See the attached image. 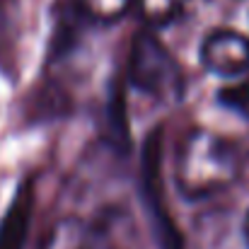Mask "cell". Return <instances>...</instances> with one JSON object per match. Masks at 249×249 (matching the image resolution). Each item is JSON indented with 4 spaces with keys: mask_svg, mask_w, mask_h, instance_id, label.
Wrapping results in <instances>:
<instances>
[{
    "mask_svg": "<svg viewBox=\"0 0 249 249\" xmlns=\"http://www.w3.org/2000/svg\"><path fill=\"white\" fill-rule=\"evenodd\" d=\"M242 172V158L225 136L194 128L189 131L174 158V184L186 201H203L228 191Z\"/></svg>",
    "mask_w": 249,
    "mask_h": 249,
    "instance_id": "obj_1",
    "label": "cell"
},
{
    "mask_svg": "<svg viewBox=\"0 0 249 249\" xmlns=\"http://www.w3.org/2000/svg\"><path fill=\"white\" fill-rule=\"evenodd\" d=\"M128 78L141 94L165 104L181 99L186 87L179 61L150 32H141L133 39L131 56H128Z\"/></svg>",
    "mask_w": 249,
    "mask_h": 249,
    "instance_id": "obj_2",
    "label": "cell"
},
{
    "mask_svg": "<svg viewBox=\"0 0 249 249\" xmlns=\"http://www.w3.org/2000/svg\"><path fill=\"white\" fill-rule=\"evenodd\" d=\"M198 61L215 78L240 80L249 73V39L235 29H215L203 39Z\"/></svg>",
    "mask_w": 249,
    "mask_h": 249,
    "instance_id": "obj_3",
    "label": "cell"
},
{
    "mask_svg": "<svg viewBox=\"0 0 249 249\" xmlns=\"http://www.w3.org/2000/svg\"><path fill=\"white\" fill-rule=\"evenodd\" d=\"M41 249H111L109 237L80 215H66L51 225Z\"/></svg>",
    "mask_w": 249,
    "mask_h": 249,
    "instance_id": "obj_4",
    "label": "cell"
},
{
    "mask_svg": "<svg viewBox=\"0 0 249 249\" xmlns=\"http://www.w3.org/2000/svg\"><path fill=\"white\" fill-rule=\"evenodd\" d=\"M34 194L29 184H22L17 196L12 198L7 213L0 220V249H22L27 242L29 220H32Z\"/></svg>",
    "mask_w": 249,
    "mask_h": 249,
    "instance_id": "obj_5",
    "label": "cell"
},
{
    "mask_svg": "<svg viewBox=\"0 0 249 249\" xmlns=\"http://www.w3.org/2000/svg\"><path fill=\"white\" fill-rule=\"evenodd\" d=\"M143 19L150 27H165L169 24L181 7V0H136Z\"/></svg>",
    "mask_w": 249,
    "mask_h": 249,
    "instance_id": "obj_6",
    "label": "cell"
},
{
    "mask_svg": "<svg viewBox=\"0 0 249 249\" xmlns=\"http://www.w3.org/2000/svg\"><path fill=\"white\" fill-rule=\"evenodd\" d=\"M133 2L136 0H80V7L97 22H116L133 7Z\"/></svg>",
    "mask_w": 249,
    "mask_h": 249,
    "instance_id": "obj_7",
    "label": "cell"
},
{
    "mask_svg": "<svg viewBox=\"0 0 249 249\" xmlns=\"http://www.w3.org/2000/svg\"><path fill=\"white\" fill-rule=\"evenodd\" d=\"M242 240H245V247L249 249V211L245 213V220H242Z\"/></svg>",
    "mask_w": 249,
    "mask_h": 249,
    "instance_id": "obj_8",
    "label": "cell"
}]
</instances>
